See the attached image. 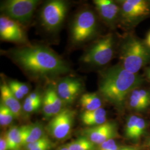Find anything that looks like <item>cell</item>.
I'll list each match as a JSON object with an SVG mask.
<instances>
[{
  "mask_svg": "<svg viewBox=\"0 0 150 150\" xmlns=\"http://www.w3.org/2000/svg\"><path fill=\"white\" fill-rule=\"evenodd\" d=\"M45 94L47 96L53 109L54 116L58 114L62 110L63 101L59 97L56 89L53 86H50L46 90Z\"/></svg>",
  "mask_w": 150,
  "mask_h": 150,
  "instance_id": "ffe728a7",
  "label": "cell"
},
{
  "mask_svg": "<svg viewBox=\"0 0 150 150\" xmlns=\"http://www.w3.org/2000/svg\"><path fill=\"white\" fill-rule=\"evenodd\" d=\"M145 41L146 43L147 44V45L150 47V31L149 32L147 33L146 38L145 39Z\"/></svg>",
  "mask_w": 150,
  "mask_h": 150,
  "instance_id": "d6a6232c",
  "label": "cell"
},
{
  "mask_svg": "<svg viewBox=\"0 0 150 150\" xmlns=\"http://www.w3.org/2000/svg\"><path fill=\"white\" fill-rule=\"evenodd\" d=\"M0 36L2 40L19 43H24L26 37L19 22L7 16L0 18Z\"/></svg>",
  "mask_w": 150,
  "mask_h": 150,
  "instance_id": "8fae6325",
  "label": "cell"
},
{
  "mask_svg": "<svg viewBox=\"0 0 150 150\" xmlns=\"http://www.w3.org/2000/svg\"><path fill=\"white\" fill-rule=\"evenodd\" d=\"M147 129V122L145 120L141 117H139L134 129L132 140L137 141L144 135Z\"/></svg>",
  "mask_w": 150,
  "mask_h": 150,
  "instance_id": "cb8c5ba5",
  "label": "cell"
},
{
  "mask_svg": "<svg viewBox=\"0 0 150 150\" xmlns=\"http://www.w3.org/2000/svg\"><path fill=\"white\" fill-rule=\"evenodd\" d=\"M144 76L147 81L150 82V64L144 69Z\"/></svg>",
  "mask_w": 150,
  "mask_h": 150,
  "instance_id": "1f68e13d",
  "label": "cell"
},
{
  "mask_svg": "<svg viewBox=\"0 0 150 150\" xmlns=\"http://www.w3.org/2000/svg\"><path fill=\"white\" fill-rule=\"evenodd\" d=\"M146 82L144 75L131 73L118 64L100 73L98 92L108 102L121 108L129 93L135 88L144 86Z\"/></svg>",
  "mask_w": 150,
  "mask_h": 150,
  "instance_id": "7a4b0ae2",
  "label": "cell"
},
{
  "mask_svg": "<svg viewBox=\"0 0 150 150\" xmlns=\"http://www.w3.org/2000/svg\"><path fill=\"white\" fill-rule=\"evenodd\" d=\"M84 134L92 142L98 145L107 140L113 139L117 134V127L115 122L107 121L102 125L86 129Z\"/></svg>",
  "mask_w": 150,
  "mask_h": 150,
  "instance_id": "7c38bea8",
  "label": "cell"
},
{
  "mask_svg": "<svg viewBox=\"0 0 150 150\" xmlns=\"http://www.w3.org/2000/svg\"><path fill=\"white\" fill-rule=\"evenodd\" d=\"M120 6L118 26L131 32L141 22L150 18V0L117 1Z\"/></svg>",
  "mask_w": 150,
  "mask_h": 150,
  "instance_id": "277c9868",
  "label": "cell"
},
{
  "mask_svg": "<svg viewBox=\"0 0 150 150\" xmlns=\"http://www.w3.org/2000/svg\"><path fill=\"white\" fill-rule=\"evenodd\" d=\"M81 106L86 111H93L101 108L102 100L97 93H86L80 99Z\"/></svg>",
  "mask_w": 150,
  "mask_h": 150,
  "instance_id": "d6986e66",
  "label": "cell"
},
{
  "mask_svg": "<svg viewBox=\"0 0 150 150\" xmlns=\"http://www.w3.org/2000/svg\"><path fill=\"white\" fill-rule=\"evenodd\" d=\"M120 63L125 70L139 74L150 64V47L132 31L126 32L118 44Z\"/></svg>",
  "mask_w": 150,
  "mask_h": 150,
  "instance_id": "3957f363",
  "label": "cell"
},
{
  "mask_svg": "<svg viewBox=\"0 0 150 150\" xmlns=\"http://www.w3.org/2000/svg\"><path fill=\"white\" fill-rule=\"evenodd\" d=\"M93 4L99 16L105 24L112 28L118 26L121 9L117 1L95 0Z\"/></svg>",
  "mask_w": 150,
  "mask_h": 150,
  "instance_id": "30bf717a",
  "label": "cell"
},
{
  "mask_svg": "<svg viewBox=\"0 0 150 150\" xmlns=\"http://www.w3.org/2000/svg\"><path fill=\"white\" fill-rule=\"evenodd\" d=\"M75 112L69 108L62 109L49 122L46 128L48 134L54 139H62L71 132Z\"/></svg>",
  "mask_w": 150,
  "mask_h": 150,
  "instance_id": "9c48e42d",
  "label": "cell"
},
{
  "mask_svg": "<svg viewBox=\"0 0 150 150\" xmlns=\"http://www.w3.org/2000/svg\"><path fill=\"white\" fill-rule=\"evenodd\" d=\"M117 150H137V149L132 147H123L118 149Z\"/></svg>",
  "mask_w": 150,
  "mask_h": 150,
  "instance_id": "836d02e7",
  "label": "cell"
},
{
  "mask_svg": "<svg viewBox=\"0 0 150 150\" xmlns=\"http://www.w3.org/2000/svg\"><path fill=\"white\" fill-rule=\"evenodd\" d=\"M0 91L1 103L11 110L15 118L20 117L22 110L21 104L18 101V100L13 95L8 85L5 82H3V83H1Z\"/></svg>",
  "mask_w": 150,
  "mask_h": 150,
  "instance_id": "9a60e30c",
  "label": "cell"
},
{
  "mask_svg": "<svg viewBox=\"0 0 150 150\" xmlns=\"http://www.w3.org/2000/svg\"><path fill=\"white\" fill-rule=\"evenodd\" d=\"M41 103L42 102L33 101L27 96L23 102V104L22 106V109L26 112H32L38 110L41 106Z\"/></svg>",
  "mask_w": 150,
  "mask_h": 150,
  "instance_id": "d4e9b609",
  "label": "cell"
},
{
  "mask_svg": "<svg viewBox=\"0 0 150 150\" xmlns=\"http://www.w3.org/2000/svg\"><path fill=\"white\" fill-rule=\"evenodd\" d=\"M82 89L81 82L74 78H66L60 81L57 84L56 91L62 101L65 103L73 102Z\"/></svg>",
  "mask_w": 150,
  "mask_h": 150,
  "instance_id": "5bb4252c",
  "label": "cell"
},
{
  "mask_svg": "<svg viewBox=\"0 0 150 150\" xmlns=\"http://www.w3.org/2000/svg\"><path fill=\"white\" fill-rule=\"evenodd\" d=\"M145 146H146V147H149V148H150V136L149 137V138L147 139Z\"/></svg>",
  "mask_w": 150,
  "mask_h": 150,
  "instance_id": "e575fe53",
  "label": "cell"
},
{
  "mask_svg": "<svg viewBox=\"0 0 150 150\" xmlns=\"http://www.w3.org/2000/svg\"><path fill=\"white\" fill-rule=\"evenodd\" d=\"M115 145L116 143L114 139H109L98 145L97 150H109Z\"/></svg>",
  "mask_w": 150,
  "mask_h": 150,
  "instance_id": "83f0119b",
  "label": "cell"
},
{
  "mask_svg": "<svg viewBox=\"0 0 150 150\" xmlns=\"http://www.w3.org/2000/svg\"></svg>",
  "mask_w": 150,
  "mask_h": 150,
  "instance_id": "8d00e7d4",
  "label": "cell"
},
{
  "mask_svg": "<svg viewBox=\"0 0 150 150\" xmlns=\"http://www.w3.org/2000/svg\"><path fill=\"white\" fill-rule=\"evenodd\" d=\"M106 115V111L101 107L93 111H84L81 115V120L85 125L95 126L107 122Z\"/></svg>",
  "mask_w": 150,
  "mask_h": 150,
  "instance_id": "2e32d148",
  "label": "cell"
},
{
  "mask_svg": "<svg viewBox=\"0 0 150 150\" xmlns=\"http://www.w3.org/2000/svg\"><path fill=\"white\" fill-rule=\"evenodd\" d=\"M97 20L93 11H81L75 17L71 28V39L73 43L81 44L91 40L96 34Z\"/></svg>",
  "mask_w": 150,
  "mask_h": 150,
  "instance_id": "8992f818",
  "label": "cell"
},
{
  "mask_svg": "<svg viewBox=\"0 0 150 150\" xmlns=\"http://www.w3.org/2000/svg\"><path fill=\"white\" fill-rule=\"evenodd\" d=\"M11 82L16 86L23 95H26L29 92V87L26 83L20 82L17 81H11Z\"/></svg>",
  "mask_w": 150,
  "mask_h": 150,
  "instance_id": "4316f807",
  "label": "cell"
},
{
  "mask_svg": "<svg viewBox=\"0 0 150 150\" xmlns=\"http://www.w3.org/2000/svg\"><path fill=\"white\" fill-rule=\"evenodd\" d=\"M9 54L16 64L36 79H50L70 71L69 65L52 51L40 46L12 50Z\"/></svg>",
  "mask_w": 150,
  "mask_h": 150,
  "instance_id": "6da1fadb",
  "label": "cell"
},
{
  "mask_svg": "<svg viewBox=\"0 0 150 150\" xmlns=\"http://www.w3.org/2000/svg\"><path fill=\"white\" fill-rule=\"evenodd\" d=\"M15 118L11 110L1 103L0 105V124L1 126L9 125Z\"/></svg>",
  "mask_w": 150,
  "mask_h": 150,
  "instance_id": "7402d4cb",
  "label": "cell"
},
{
  "mask_svg": "<svg viewBox=\"0 0 150 150\" xmlns=\"http://www.w3.org/2000/svg\"><path fill=\"white\" fill-rule=\"evenodd\" d=\"M67 11L66 2L54 0L44 6L41 13L42 23L48 31H54L61 25Z\"/></svg>",
  "mask_w": 150,
  "mask_h": 150,
  "instance_id": "ba28073f",
  "label": "cell"
},
{
  "mask_svg": "<svg viewBox=\"0 0 150 150\" xmlns=\"http://www.w3.org/2000/svg\"><path fill=\"white\" fill-rule=\"evenodd\" d=\"M66 146L70 150H95V144L86 137H82L75 139Z\"/></svg>",
  "mask_w": 150,
  "mask_h": 150,
  "instance_id": "44dd1931",
  "label": "cell"
},
{
  "mask_svg": "<svg viewBox=\"0 0 150 150\" xmlns=\"http://www.w3.org/2000/svg\"><path fill=\"white\" fill-rule=\"evenodd\" d=\"M25 125L21 127L13 126L5 133L8 150H18L23 147Z\"/></svg>",
  "mask_w": 150,
  "mask_h": 150,
  "instance_id": "e0dca14e",
  "label": "cell"
},
{
  "mask_svg": "<svg viewBox=\"0 0 150 150\" xmlns=\"http://www.w3.org/2000/svg\"><path fill=\"white\" fill-rule=\"evenodd\" d=\"M59 150H69V149L68 148V147L66 146V145H64V146H63L62 147H60L59 149Z\"/></svg>",
  "mask_w": 150,
  "mask_h": 150,
  "instance_id": "d590c367",
  "label": "cell"
},
{
  "mask_svg": "<svg viewBox=\"0 0 150 150\" xmlns=\"http://www.w3.org/2000/svg\"><path fill=\"white\" fill-rule=\"evenodd\" d=\"M117 47L115 35L108 33L93 43L83 54L81 61L95 67H102L113 59Z\"/></svg>",
  "mask_w": 150,
  "mask_h": 150,
  "instance_id": "5b68a950",
  "label": "cell"
},
{
  "mask_svg": "<svg viewBox=\"0 0 150 150\" xmlns=\"http://www.w3.org/2000/svg\"><path fill=\"white\" fill-rule=\"evenodd\" d=\"M129 108L136 112H143L150 108V89L139 86L131 91L127 97Z\"/></svg>",
  "mask_w": 150,
  "mask_h": 150,
  "instance_id": "4fadbf2b",
  "label": "cell"
},
{
  "mask_svg": "<svg viewBox=\"0 0 150 150\" xmlns=\"http://www.w3.org/2000/svg\"><path fill=\"white\" fill-rule=\"evenodd\" d=\"M28 97L32 100V101H35V102H42V99L40 95L37 93V92H32L30 93Z\"/></svg>",
  "mask_w": 150,
  "mask_h": 150,
  "instance_id": "f546056e",
  "label": "cell"
},
{
  "mask_svg": "<svg viewBox=\"0 0 150 150\" xmlns=\"http://www.w3.org/2000/svg\"><path fill=\"white\" fill-rule=\"evenodd\" d=\"M45 134L43 127L40 123L26 125L23 141V147L40 139Z\"/></svg>",
  "mask_w": 150,
  "mask_h": 150,
  "instance_id": "ac0fdd59",
  "label": "cell"
},
{
  "mask_svg": "<svg viewBox=\"0 0 150 150\" xmlns=\"http://www.w3.org/2000/svg\"><path fill=\"white\" fill-rule=\"evenodd\" d=\"M50 142H51V140L47 137V136L45 134L40 139H38L34 142L27 144L25 146H24V147L26 150H32V149L38 148V147L48 143Z\"/></svg>",
  "mask_w": 150,
  "mask_h": 150,
  "instance_id": "484cf974",
  "label": "cell"
},
{
  "mask_svg": "<svg viewBox=\"0 0 150 150\" xmlns=\"http://www.w3.org/2000/svg\"><path fill=\"white\" fill-rule=\"evenodd\" d=\"M52 142H50L48 143H47L46 144H44V145L38 147V148L30 150H50L52 147Z\"/></svg>",
  "mask_w": 150,
  "mask_h": 150,
  "instance_id": "4dcf8cb0",
  "label": "cell"
},
{
  "mask_svg": "<svg viewBox=\"0 0 150 150\" xmlns=\"http://www.w3.org/2000/svg\"><path fill=\"white\" fill-rule=\"evenodd\" d=\"M139 116L137 115H131L127 119L125 125V132L126 136L129 139H132L136 122Z\"/></svg>",
  "mask_w": 150,
  "mask_h": 150,
  "instance_id": "603a6c76",
  "label": "cell"
},
{
  "mask_svg": "<svg viewBox=\"0 0 150 150\" xmlns=\"http://www.w3.org/2000/svg\"><path fill=\"white\" fill-rule=\"evenodd\" d=\"M0 150H8L5 133L1 134L0 137Z\"/></svg>",
  "mask_w": 150,
  "mask_h": 150,
  "instance_id": "f1b7e54d",
  "label": "cell"
},
{
  "mask_svg": "<svg viewBox=\"0 0 150 150\" xmlns=\"http://www.w3.org/2000/svg\"><path fill=\"white\" fill-rule=\"evenodd\" d=\"M38 3V0H10L4 3L1 10L7 17L24 23L30 20Z\"/></svg>",
  "mask_w": 150,
  "mask_h": 150,
  "instance_id": "52a82bcc",
  "label": "cell"
}]
</instances>
